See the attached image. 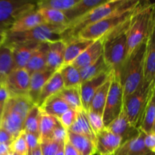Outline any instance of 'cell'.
<instances>
[{"mask_svg": "<svg viewBox=\"0 0 155 155\" xmlns=\"http://www.w3.org/2000/svg\"><path fill=\"white\" fill-rule=\"evenodd\" d=\"M50 139L59 143H64L68 139V130L64 128L60 123H58L53 130Z\"/></svg>", "mask_w": 155, "mask_h": 155, "instance_id": "cell-43", "label": "cell"}, {"mask_svg": "<svg viewBox=\"0 0 155 155\" xmlns=\"http://www.w3.org/2000/svg\"><path fill=\"white\" fill-rule=\"evenodd\" d=\"M44 20L37 9L26 15L17 20L16 22L13 24L12 28L7 33H21L31 30L40 24H44Z\"/></svg>", "mask_w": 155, "mask_h": 155, "instance_id": "cell-23", "label": "cell"}, {"mask_svg": "<svg viewBox=\"0 0 155 155\" xmlns=\"http://www.w3.org/2000/svg\"><path fill=\"white\" fill-rule=\"evenodd\" d=\"M47 51H48L47 42L39 44L37 49L32 54L25 67V69L30 74V75L33 73L46 69Z\"/></svg>", "mask_w": 155, "mask_h": 155, "instance_id": "cell-25", "label": "cell"}, {"mask_svg": "<svg viewBox=\"0 0 155 155\" xmlns=\"http://www.w3.org/2000/svg\"><path fill=\"white\" fill-rule=\"evenodd\" d=\"M47 68L51 71H57L63 66L64 58L65 42L63 40L47 42Z\"/></svg>", "mask_w": 155, "mask_h": 155, "instance_id": "cell-20", "label": "cell"}, {"mask_svg": "<svg viewBox=\"0 0 155 155\" xmlns=\"http://www.w3.org/2000/svg\"><path fill=\"white\" fill-rule=\"evenodd\" d=\"M54 155H64V144L61 145L60 148H58V151Z\"/></svg>", "mask_w": 155, "mask_h": 155, "instance_id": "cell-52", "label": "cell"}, {"mask_svg": "<svg viewBox=\"0 0 155 155\" xmlns=\"http://www.w3.org/2000/svg\"><path fill=\"white\" fill-rule=\"evenodd\" d=\"M58 71L63 80L64 88L79 87L80 86L82 81L78 68L73 64H68L62 66Z\"/></svg>", "mask_w": 155, "mask_h": 155, "instance_id": "cell-32", "label": "cell"}, {"mask_svg": "<svg viewBox=\"0 0 155 155\" xmlns=\"http://www.w3.org/2000/svg\"><path fill=\"white\" fill-rule=\"evenodd\" d=\"M6 155H12V153H11V151H10V152H9L8 154H7Z\"/></svg>", "mask_w": 155, "mask_h": 155, "instance_id": "cell-55", "label": "cell"}, {"mask_svg": "<svg viewBox=\"0 0 155 155\" xmlns=\"http://www.w3.org/2000/svg\"><path fill=\"white\" fill-rule=\"evenodd\" d=\"M110 72H105L100 74L99 76L87 81L83 82L80 86V97H81L82 105L85 111L87 112L89 109L91 101L93 98L94 95L97 92L100 86L109 78L111 74Z\"/></svg>", "mask_w": 155, "mask_h": 155, "instance_id": "cell-14", "label": "cell"}, {"mask_svg": "<svg viewBox=\"0 0 155 155\" xmlns=\"http://www.w3.org/2000/svg\"><path fill=\"white\" fill-rule=\"evenodd\" d=\"M77 112L78 111H76L74 109H69L65 113H64L58 119V120L64 128L68 130L70 127L73 125L74 121H75L77 116Z\"/></svg>", "mask_w": 155, "mask_h": 155, "instance_id": "cell-42", "label": "cell"}, {"mask_svg": "<svg viewBox=\"0 0 155 155\" xmlns=\"http://www.w3.org/2000/svg\"><path fill=\"white\" fill-rule=\"evenodd\" d=\"M66 30L65 26H55L51 24H40L31 30L21 33H6L5 43L12 42H34L44 43L62 39V33Z\"/></svg>", "mask_w": 155, "mask_h": 155, "instance_id": "cell-7", "label": "cell"}, {"mask_svg": "<svg viewBox=\"0 0 155 155\" xmlns=\"http://www.w3.org/2000/svg\"><path fill=\"white\" fill-rule=\"evenodd\" d=\"M94 41L80 38H74L64 41L65 42V51L63 66L71 64Z\"/></svg>", "mask_w": 155, "mask_h": 155, "instance_id": "cell-21", "label": "cell"}, {"mask_svg": "<svg viewBox=\"0 0 155 155\" xmlns=\"http://www.w3.org/2000/svg\"><path fill=\"white\" fill-rule=\"evenodd\" d=\"M63 89V80H62L60 71H57L52 74V76L48 79V81L42 87L40 94H39V98H38L37 103H36V106H38L39 107H41V105L45 102V100L48 99L52 95L58 94Z\"/></svg>", "mask_w": 155, "mask_h": 155, "instance_id": "cell-24", "label": "cell"}, {"mask_svg": "<svg viewBox=\"0 0 155 155\" xmlns=\"http://www.w3.org/2000/svg\"><path fill=\"white\" fill-rule=\"evenodd\" d=\"M12 70H14V63L12 50L9 45L4 42L0 46V82L4 81Z\"/></svg>", "mask_w": 155, "mask_h": 155, "instance_id": "cell-35", "label": "cell"}, {"mask_svg": "<svg viewBox=\"0 0 155 155\" xmlns=\"http://www.w3.org/2000/svg\"><path fill=\"white\" fill-rule=\"evenodd\" d=\"M10 151V144H0V155H6Z\"/></svg>", "mask_w": 155, "mask_h": 155, "instance_id": "cell-49", "label": "cell"}, {"mask_svg": "<svg viewBox=\"0 0 155 155\" xmlns=\"http://www.w3.org/2000/svg\"><path fill=\"white\" fill-rule=\"evenodd\" d=\"M102 54L103 40L102 38H99L94 41L85 51H83L71 64L78 69H80L93 63L102 56Z\"/></svg>", "mask_w": 155, "mask_h": 155, "instance_id": "cell-18", "label": "cell"}, {"mask_svg": "<svg viewBox=\"0 0 155 155\" xmlns=\"http://www.w3.org/2000/svg\"><path fill=\"white\" fill-rule=\"evenodd\" d=\"M86 114H87V117L89 120V124L91 126V128L96 136L98 133H100L101 130L105 128L104 122H103L102 116L98 114L95 113V112L90 111V110H88Z\"/></svg>", "mask_w": 155, "mask_h": 155, "instance_id": "cell-40", "label": "cell"}, {"mask_svg": "<svg viewBox=\"0 0 155 155\" xmlns=\"http://www.w3.org/2000/svg\"><path fill=\"white\" fill-rule=\"evenodd\" d=\"M34 105L28 96L9 97L4 104L0 127L15 138L23 131L26 116Z\"/></svg>", "mask_w": 155, "mask_h": 155, "instance_id": "cell-4", "label": "cell"}, {"mask_svg": "<svg viewBox=\"0 0 155 155\" xmlns=\"http://www.w3.org/2000/svg\"><path fill=\"white\" fill-rule=\"evenodd\" d=\"M37 11L42 17L45 24L65 27L68 24V21L64 12L50 8H39Z\"/></svg>", "mask_w": 155, "mask_h": 155, "instance_id": "cell-37", "label": "cell"}, {"mask_svg": "<svg viewBox=\"0 0 155 155\" xmlns=\"http://www.w3.org/2000/svg\"><path fill=\"white\" fill-rule=\"evenodd\" d=\"M24 137H25L26 143H27V148H28V152L39 146L40 141H39V138L38 136L31 134V133H24Z\"/></svg>", "mask_w": 155, "mask_h": 155, "instance_id": "cell-44", "label": "cell"}, {"mask_svg": "<svg viewBox=\"0 0 155 155\" xmlns=\"http://www.w3.org/2000/svg\"><path fill=\"white\" fill-rule=\"evenodd\" d=\"M145 43L143 42L127 57L120 71L124 99L136 91L144 81Z\"/></svg>", "mask_w": 155, "mask_h": 155, "instance_id": "cell-5", "label": "cell"}, {"mask_svg": "<svg viewBox=\"0 0 155 155\" xmlns=\"http://www.w3.org/2000/svg\"><path fill=\"white\" fill-rule=\"evenodd\" d=\"M104 2L105 0H78L72 8L64 12L68 21L67 25L80 19Z\"/></svg>", "mask_w": 155, "mask_h": 155, "instance_id": "cell-22", "label": "cell"}, {"mask_svg": "<svg viewBox=\"0 0 155 155\" xmlns=\"http://www.w3.org/2000/svg\"><path fill=\"white\" fill-rule=\"evenodd\" d=\"M58 123L57 118L42 113L41 111L39 127V141L42 142V141L50 139L53 130L58 124Z\"/></svg>", "mask_w": 155, "mask_h": 155, "instance_id": "cell-36", "label": "cell"}, {"mask_svg": "<svg viewBox=\"0 0 155 155\" xmlns=\"http://www.w3.org/2000/svg\"><path fill=\"white\" fill-rule=\"evenodd\" d=\"M124 106V90L119 73L112 71L111 81L102 118L104 127H107L121 113Z\"/></svg>", "mask_w": 155, "mask_h": 155, "instance_id": "cell-10", "label": "cell"}, {"mask_svg": "<svg viewBox=\"0 0 155 155\" xmlns=\"http://www.w3.org/2000/svg\"><path fill=\"white\" fill-rule=\"evenodd\" d=\"M139 129L145 134L155 133V88L151 91Z\"/></svg>", "mask_w": 155, "mask_h": 155, "instance_id": "cell-27", "label": "cell"}, {"mask_svg": "<svg viewBox=\"0 0 155 155\" xmlns=\"http://www.w3.org/2000/svg\"><path fill=\"white\" fill-rule=\"evenodd\" d=\"M62 144L64 143H59L51 139L42 141L39 144L41 154L42 155H54Z\"/></svg>", "mask_w": 155, "mask_h": 155, "instance_id": "cell-41", "label": "cell"}, {"mask_svg": "<svg viewBox=\"0 0 155 155\" xmlns=\"http://www.w3.org/2000/svg\"><path fill=\"white\" fill-rule=\"evenodd\" d=\"M6 33H7L6 32L0 30V46H2L5 41Z\"/></svg>", "mask_w": 155, "mask_h": 155, "instance_id": "cell-50", "label": "cell"}, {"mask_svg": "<svg viewBox=\"0 0 155 155\" xmlns=\"http://www.w3.org/2000/svg\"><path fill=\"white\" fill-rule=\"evenodd\" d=\"M155 88V81L144 82L136 91L124 99L123 110L133 127L139 128L142 122L145 108L151 91Z\"/></svg>", "mask_w": 155, "mask_h": 155, "instance_id": "cell-8", "label": "cell"}, {"mask_svg": "<svg viewBox=\"0 0 155 155\" xmlns=\"http://www.w3.org/2000/svg\"><path fill=\"white\" fill-rule=\"evenodd\" d=\"M36 9V2L0 0V30L7 33L17 20Z\"/></svg>", "mask_w": 155, "mask_h": 155, "instance_id": "cell-9", "label": "cell"}, {"mask_svg": "<svg viewBox=\"0 0 155 155\" xmlns=\"http://www.w3.org/2000/svg\"><path fill=\"white\" fill-rule=\"evenodd\" d=\"M58 95L69 105L71 109L76 111L83 110L80 97V86L74 88H64L58 93Z\"/></svg>", "mask_w": 155, "mask_h": 155, "instance_id": "cell-33", "label": "cell"}, {"mask_svg": "<svg viewBox=\"0 0 155 155\" xmlns=\"http://www.w3.org/2000/svg\"><path fill=\"white\" fill-rule=\"evenodd\" d=\"M11 153H12V155H19V154H15V153H13V152H11Z\"/></svg>", "mask_w": 155, "mask_h": 155, "instance_id": "cell-54", "label": "cell"}, {"mask_svg": "<svg viewBox=\"0 0 155 155\" xmlns=\"http://www.w3.org/2000/svg\"><path fill=\"white\" fill-rule=\"evenodd\" d=\"M78 0H41L36 2V9L50 8L64 12L72 8Z\"/></svg>", "mask_w": 155, "mask_h": 155, "instance_id": "cell-38", "label": "cell"}, {"mask_svg": "<svg viewBox=\"0 0 155 155\" xmlns=\"http://www.w3.org/2000/svg\"><path fill=\"white\" fill-rule=\"evenodd\" d=\"M139 2L140 0H126L124 5L114 13L83 29L76 38L96 40L103 37L120 24L128 21Z\"/></svg>", "mask_w": 155, "mask_h": 155, "instance_id": "cell-3", "label": "cell"}, {"mask_svg": "<svg viewBox=\"0 0 155 155\" xmlns=\"http://www.w3.org/2000/svg\"><path fill=\"white\" fill-rule=\"evenodd\" d=\"M30 77L25 68L12 70L3 81L9 97L28 96Z\"/></svg>", "mask_w": 155, "mask_h": 155, "instance_id": "cell-11", "label": "cell"}, {"mask_svg": "<svg viewBox=\"0 0 155 155\" xmlns=\"http://www.w3.org/2000/svg\"><path fill=\"white\" fill-rule=\"evenodd\" d=\"M154 24L155 5L151 2L140 1L130 18L127 30V57L146 41Z\"/></svg>", "mask_w": 155, "mask_h": 155, "instance_id": "cell-1", "label": "cell"}, {"mask_svg": "<svg viewBox=\"0 0 155 155\" xmlns=\"http://www.w3.org/2000/svg\"><path fill=\"white\" fill-rule=\"evenodd\" d=\"M11 48L14 69L25 68L27 62L40 43L34 42H12L5 43Z\"/></svg>", "mask_w": 155, "mask_h": 155, "instance_id": "cell-12", "label": "cell"}, {"mask_svg": "<svg viewBox=\"0 0 155 155\" xmlns=\"http://www.w3.org/2000/svg\"><path fill=\"white\" fill-rule=\"evenodd\" d=\"M144 144L149 151L155 153V133H151L148 134L145 133Z\"/></svg>", "mask_w": 155, "mask_h": 155, "instance_id": "cell-45", "label": "cell"}, {"mask_svg": "<svg viewBox=\"0 0 155 155\" xmlns=\"http://www.w3.org/2000/svg\"><path fill=\"white\" fill-rule=\"evenodd\" d=\"M122 144V140L104 128L95 136V154L113 155Z\"/></svg>", "mask_w": 155, "mask_h": 155, "instance_id": "cell-13", "label": "cell"}, {"mask_svg": "<svg viewBox=\"0 0 155 155\" xmlns=\"http://www.w3.org/2000/svg\"><path fill=\"white\" fill-rule=\"evenodd\" d=\"M144 136L145 133L140 130L136 137L123 142L113 155H155L145 146Z\"/></svg>", "mask_w": 155, "mask_h": 155, "instance_id": "cell-17", "label": "cell"}, {"mask_svg": "<svg viewBox=\"0 0 155 155\" xmlns=\"http://www.w3.org/2000/svg\"><path fill=\"white\" fill-rule=\"evenodd\" d=\"M39 109L42 113L58 119L64 113L71 108L58 94H56L45 100L41 107H39Z\"/></svg>", "mask_w": 155, "mask_h": 155, "instance_id": "cell-26", "label": "cell"}, {"mask_svg": "<svg viewBox=\"0 0 155 155\" xmlns=\"http://www.w3.org/2000/svg\"><path fill=\"white\" fill-rule=\"evenodd\" d=\"M79 70H80L82 83L91 80L94 77H98V76L103 74V73L112 71L108 68V66L106 64L103 56H101L99 58L97 59L93 63L87 65V66L84 67L83 68H80Z\"/></svg>", "mask_w": 155, "mask_h": 155, "instance_id": "cell-31", "label": "cell"}, {"mask_svg": "<svg viewBox=\"0 0 155 155\" xmlns=\"http://www.w3.org/2000/svg\"><path fill=\"white\" fill-rule=\"evenodd\" d=\"M54 72L55 71L46 68L43 71H38L30 74L28 97L35 105H36L42 87Z\"/></svg>", "mask_w": 155, "mask_h": 155, "instance_id": "cell-19", "label": "cell"}, {"mask_svg": "<svg viewBox=\"0 0 155 155\" xmlns=\"http://www.w3.org/2000/svg\"><path fill=\"white\" fill-rule=\"evenodd\" d=\"M155 24L151 27L145 43L144 61V82L151 83L155 81Z\"/></svg>", "mask_w": 155, "mask_h": 155, "instance_id": "cell-16", "label": "cell"}, {"mask_svg": "<svg viewBox=\"0 0 155 155\" xmlns=\"http://www.w3.org/2000/svg\"><path fill=\"white\" fill-rule=\"evenodd\" d=\"M10 151L11 152L19 155H27L28 154V148L26 143L24 132H21L18 136L14 139L12 143L10 144Z\"/></svg>", "mask_w": 155, "mask_h": 155, "instance_id": "cell-39", "label": "cell"}, {"mask_svg": "<svg viewBox=\"0 0 155 155\" xmlns=\"http://www.w3.org/2000/svg\"><path fill=\"white\" fill-rule=\"evenodd\" d=\"M111 75L112 73L109 78L100 86L99 89L95 93L92 101H91L89 110L95 112V113L98 114L102 116L106 100H107V94H108L110 81H111Z\"/></svg>", "mask_w": 155, "mask_h": 155, "instance_id": "cell-30", "label": "cell"}, {"mask_svg": "<svg viewBox=\"0 0 155 155\" xmlns=\"http://www.w3.org/2000/svg\"><path fill=\"white\" fill-rule=\"evenodd\" d=\"M105 128L119 136L122 140V143L136 137L140 132L139 128H136L130 124L123 110L119 116Z\"/></svg>", "mask_w": 155, "mask_h": 155, "instance_id": "cell-15", "label": "cell"}, {"mask_svg": "<svg viewBox=\"0 0 155 155\" xmlns=\"http://www.w3.org/2000/svg\"><path fill=\"white\" fill-rule=\"evenodd\" d=\"M4 104H2V103H0V121H1L2 115L3 107H4Z\"/></svg>", "mask_w": 155, "mask_h": 155, "instance_id": "cell-53", "label": "cell"}, {"mask_svg": "<svg viewBox=\"0 0 155 155\" xmlns=\"http://www.w3.org/2000/svg\"><path fill=\"white\" fill-rule=\"evenodd\" d=\"M9 98V94L8 92L7 89L5 86L4 83L0 82V103L5 104Z\"/></svg>", "mask_w": 155, "mask_h": 155, "instance_id": "cell-48", "label": "cell"}, {"mask_svg": "<svg viewBox=\"0 0 155 155\" xmlns=\"http://www.w3.org/2000/svg\"><path fill=\"white\" fill-rule=\"evenodd\" d=\"M64 155H80L77 150L70 143L67 139L64 143Z\"/></svg>", "mask_w": 155, "mask_h": 155, "instance_id": "cell-47", "label": "cell"}, {"mask_svg": "<svg viewBox=\"0 0 155 155\" xmlns=\"http://www.w3.org/2000/svg\"><path fill=\"white\" fill-rule=\"evenodd\" d=\"M68 131L74 134L86 136L95 142V135L91 128L87 117V114L84 110L77 112L75 121Z\"/></svg>", "mask_w": 155, "mask_h": 155, "instance_id": "cell-28", "label": "cell"}, {"mask_svg": "<svg viewBox=\"0 0 155 155\" xmlns=\"http://www.w3.org/2000/svg\"><path fill=\"white\" fill-rule=\"evenodd\" d=\"M125 1L126 0H107L80 19L67 25L66 30L62 33L63 41L76 38L83 29L114 13L124 5Z\"/></svg>", "mask_w": 155, "mask_h": 155, "instance_id": "cell-6", "label": "cell"}, {"mask_svg": "<svg viewBox=\"0 0 155 155\" xmlns=\"http://www.w3.org/2000/svg\"><path fill=\"white\" fill-rule=\"evenodd\" d=\"M68 141L77 150L80 155L95 154V142L86 136L68 131Z\"/></svg>", "mask_w": 155, "mask_h": 155, "instance_id": "cell-29", "label": "cell"}, {"mask_svg": "<svg viewBox=\"0 0 155 155\" xmlns=\"http://www.w3.org/2000/svg\"><path fill=\"white\" fill-rule=\"evenodd\" d=\"M41 110L38 106L34 105L26 116L23 125V131L24 133H31L39 138V127L40 120Z\"/></svg>", "mask_w": 155, "mask_h": 155, "instance_id": "cell-34", "label": "cell"}, {"mask_svg": "<svg viewBox=\"0 0 155 155\" xmlns=\"http://www.w3.org/2000/svg\"><path fill=\"white\" fill-rule=\"evenodd\" d=\"M15 138L0 127V144H11Z\"/></svg>", "mask_w": 155, "mask_h": 155, "instance_id": "cell-46", "label": "cell"}, {"mask_svg": "<svg viewBox=\"0 0 155 155\" xmlns=\"http://www.w3.org/2000/svg\"><path fill=\"white\" fill-rule=\"evenodd\" d=\"M27 155H42L41 154V150H40V147H37L35 149L32 150V151H29Z\"/></svg>", "mask_w": 155, "mask_h": 155, "instance_id": "cell-51", "label": "cell"}, {"mask_svg": "<svg viewBox=\"0 0 155 155\" xmlns=\"http://www.w3.org/2000/svg\"><path fill=\"white\" fill-rule=\"evenodd\" d=\"M130 19L102 38V56L111 71L120 73L127 58V30Z\"/></svg>", "mask_w": 155, "mask_h": 155, "instance_id": "cell-2", "label": "cell"}]
</instances>
